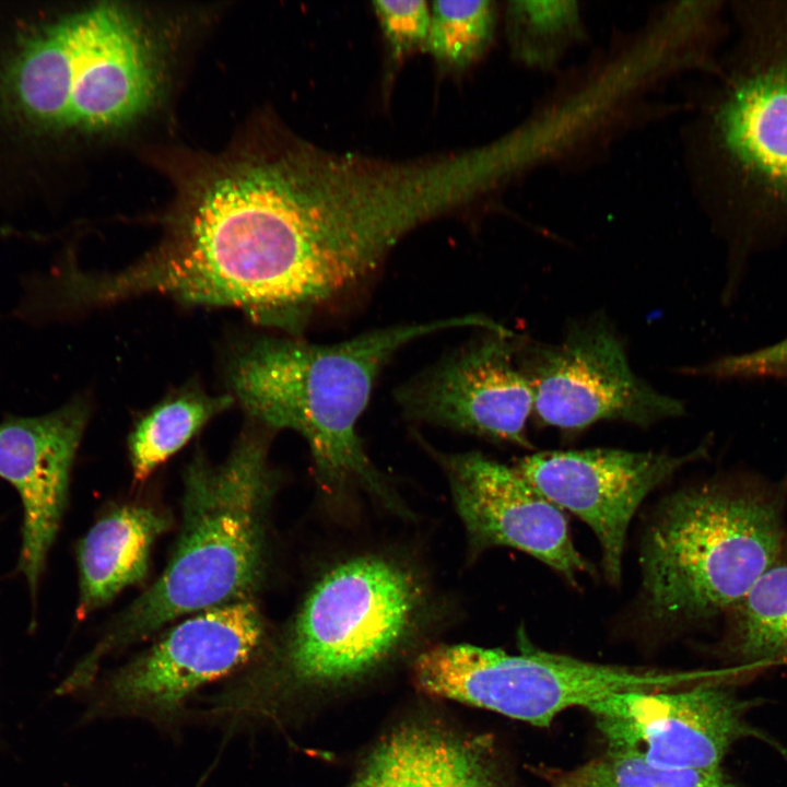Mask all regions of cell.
Returning a JSON list of instances; mask_svg holds the SVG:
<instances>
[{"instance_id":"ac0fdd59","label":"cell","mask_w":787,"mask_h":787,"mask_svg":"<svg viewBox=\"0 0 787 787\" xmlns=\"http://www.w3.org/2000/svg\"><path fill=\"white\" fill-rule=\"evenodd\" d=\"M232 395L209 396L189 389L154 406L136 424L129 436V454L139 482L185 446L212 418L228 409Z\"/></svg>"},{"instance_id":"30bf717a","label":"cell","mask_w":787,"mask_h":787,"mask_svg":"<svg viewBox=\"0 0 787 787\" xmlns=\"http://www.w3.org/2000/svg\"><path fill=\"white\" fill-rule=\"evenodd\" d=\"M706 446L678 456L611 448L550 450L525 457L515 468L557 507L588 525L601 548L604 576L618 586L636 509L679 469L703 458Z\"/></svg>"},{"instance_id":"d4e9b609","label":"cell","mask_w":787,"mask_h":787,"mask_svg":"<svg viewBox=\"0 0 787 787\" xmlns=\"http://www.w3.org/2000/svg\"><path fill=\"white\" fill-rule=\"evenodd\" d=\"M444 787H498L481 748L450 738L443 771Z\"/></svg>"},{"instance_id":"6da1fadb","label":"cell","mask_w":787,"mask_h":787,"mask_svg":"<svg viewBox=\"0 0 787 787\" xmlns=\"http://www.w3.org/2000/svg\"><path fill=\"white\" fill-rule=\"evenodd\" d=\"M403 236L375 161L305 144L216 169L154 250L121 271L83 272L79 295L162 294L296 332L356 292Z\"/></svg>"},{"instance_id":"8992f818","label":"cell","mask_w":787,"mask_h":787,"mask_svg":"<svg viewBox=\"0 0 787 787\" xmlns=\"http://www.w3.org/2000/svg\"><path fill=\"white\" fill-rule=\"evenodd\" d=\"M11 105L52 130L99 131L143 114L160 86L154 46L127 9L101 4L54 22L19 49L3 79Z\"/></svg>"},{"instance_id":"7c38bea8","label":"cell","mask_w":787,"mask_h":787,"mask_svg":"<svg viewBox=\"0 0 787 787\" xmlns=\"http://www.w3.org/2000/svg\"><path fill=\"white\" fill-rule=\"evenodd\" d=\"M505 328L486 334L401 386L409 416L529 447L526 424L533 388Z\"/></svg>"},{"instance_id":"3957f363","label":"cell","mask_w":787,"mask_h":787,"mask_svg":"<svg viewBox=\"0 0 787 787\" xmlns=\"http://www.w3.org/2000/svg\"><path fill=\"white\" fill-rule=\"evenodd\" d=\"M489 326V318L468 315L387 327L333 344L262 339L232 361L233 398L265 428L302 435L326 484L356 483L383 493L356 433L378 374L413 340L449 329Z\"/></svg>"},{"instance_id":"7a4b0ae2","label":"cell","mask_w":787,"mask_h":787,"mask_svg":"<svg viewBox=\"0 0 787 787\" xmlns=\"http://www.w3.org/2000/svg\"><path fill=\"white\" fill-rule=\"evenodd\" d=\"M786 488L723 478L668 496L641 544V612L665 630L727 613L787 542Z\"/></svg>"},{"instance_id":"5b68a950","label":"cell","mask_w":787,"mask_h":787,"mask_svg":"<svg viewBox=\"0 0 787 787\" xmlns=\"http://www.w3.org/2000/svg\"><path fill=\"white\" fill-rule=\"evenodd\" d=\"M421 595L412 574L392 561L361 556L338 564L309 591L275 662L215 694L212 716L254 720L278 690L367 671L409 633Z\"/></svg>"},{"instance_id":"603a6c76","label":"cell","mask_w":787,"mask_h":787,"mask_svg":"<svg viewBox=\"0 0 787 787\" xmlns=\"http://www.w3.org/2000/svg\"><path fill=\"white\" fill-rule=\"evenodd\" d=\"M393 57L401 58L426 45L431 9L424 0H381L373 2Z\"/></svg>"},{"instance_id":"4fadbf2b","label":"cell","mask_w":787,"mask_h":787,"mask_svg":"<svg viewBox=\"0 0 787 787\" xmlns=\"http://www.w3.org/2000/svg\"><path fill=\"white\" fill-rule=\"evenodd\" d=\"M89 418L90 403L78 396L48 412L8 415L0 421V479L10 483L21 500L16 571L26 584L33 611Z\"/></svg>"},{"instance_id":"5bb4252c","label":"cell","mask_w":787,"mask_h":787,"mask_svg":"<svg viewBox=\"0 0 787 787\" xmlns=\"http://www.w3.org/2000/svg\"><path fill=\"white\" fill-rule=\"evenodd\" d=\"M456 508L479 549L509 547L575 584L591 565L575 548L564 510L516 468L479 453L444 457Z\"/></svg>"},{"instance_id":"cb8c5ba5","label":"cell","mask_w":787,"mask_h":787,"mask_svg":"<svg viewBox=\"0 0 787 787\" xmlns=\"http://www.w3.org/2000/svg\"><path fill=\"white\" fill-rule=\"evenodd\" d=\"M702 373L724 378L787 379V338L766 348L715 361L704 367Z\"/></svg>"},{"instance_id":"7402d4cb","label":"cell","mask_w":787,"mask_h":787,"mask_svg":"<svg viewBox=\"0 0 787 787\" xmlns=\"http://www.w3.org/2000/svg\"><path fill=\"white\" fill-rule=\"evenodd\" d=\"M494 25L492 1H434L425 46L439 61L465 67L485 50Z\"/></svg>"},{"instance_id":"52a82bcc","label":"cell","mask_w":787,"mask_h":787,"mask_svg":"<svg viewBox=\"0 0 787 787\" xmlns=\"http://www.w3.org/2000/svg\"><path fill=\"white\" fill-rule=\"evenodd\" d=\"M419 688L538 727L613 694L688 688L705 672L590 662L539 649L508 654L473 645L434 647L416 659Z\"/></svg>"},{"instance_id":"8fae6325","label":"cell","mask_w":787,"mask_h":787,"mask_svg":"<svg viewBox=\"0 0 787 787\" xmlns=\"http://www.w3.org/2000/svg\"><path fill=\"white\" fill-rule=\"evenodd\" d=\"M608 751L671 770H714L745 733L743 704L716 683L627 692L589 704Z\"/></svg>"},{"instance_id":"2e32d148","label":"cell","mask_w":787,"mask_h":787,"mask_svg":"<svg viewBox=\"0 0 787 787\" xmlns=\"http://www.w3.org/2000/svg\"><path fill=\"white\" fill-rule=\"evenodd\" d=\"M169 526L151 507L126 505L101 517L78 550V619L86 618L146 575L154 541Z\"/></svg>"},{"instance_id":"9c48e42d","label":"cell","mask_w":787,"mask_h":787,"mask_svg":"<svg viewBox=\"0 0 787 787\" xmlns=\"http://www.w3.org/2000/svg\"><path fill=\"white\" fill-rule=\"evenodd\" d=\"M520 362L533 388V411L549 426L572 431L615 420L648 426L684 411L680 400L635 375L621 340L602 320L577 325L560 343L533 348Z\"/></svg>"},{"instance_id":"ffe728a7","label":"cell","mask_w":787,"mask_h":787,"mask_svg":"<svg viewBox=\"0 0 787 787\" xmlns=\"http://www.w3.org/2000/svg\"><path fill=\"white\" fill-rule=\"evenodd\" d=\"M508 31L518 60L549 69L582 35L579 9L575 1H514Z\"/></svg>"},{"instance_id":"ba28073f","label":"cell","mask_w":787,"mask_h":787,"mask_svg":"<svg viewBox=\"0 0 787 787\" xmlns=\"http://www.w3.org/2000/svg\"><path fill=\"white\" fill-rule=\"evenodd\" d=\"M263 634L251 599L193 613L107 680L101 708L166 721L198 689L247 663Z\"/></svg>"},{"instance_id":"44dd1931","label":"cell","mask_w":787,"mask_h":787,"mask_svg":"<svg viewBox=\"0 0 787 787\" xmlns=\"http://www.w3.org/2000/svg\"><path fill=\"white\" fill-rule=\"evenodd\" d=\"M548 787H733L714 770L657 767L643 757L608 751L553 776Z\"/></svg>"},{"instance_id":"d6986e66","label":"cell","mask_w":787,"mask_h":787,"mask_svg":"<svg viewBox=\"0 0 787 787\" xmlns=\"http://www.w3.org/2000/svg\"><path fill=\"white\" fill-rule=\"evenodd\" d=\"M450 738L428 727L402 728L371 753L351 787H444Z\"/></svg>"},{"instance_id":"e0dca14e","label":"cell","mask_w":787,"mask_h":787,"mask_svg":"<svg viewBox=\"0 0 787 787\" xmlns=\"http://www.w3.org/2000/svg\"><path fill=\"white\" fill-rule=\"evenodd\" d=\"M724 620V648L741 663L787 659V542Z\"/></svg>"},{"instance_id":"9a60e30c","label":"cell","mask_w":787,"mask_h":787,"mask_svg":"<svg viewBox=\"0 0 787 787\" xmlns=\"http://www.w3.org/2000/svg\"><path fill=\"white\" fill-rule=\"evenodd\" d=\"M730 81L714 116L719 149L766 204L787 211V25Z\"/></svg>"},{"instance_id":"277c9868","label":"cell","mask_w":787,"mask_h":787,"mask_svg":"<svg viewBox=\"0 0 787 787\" xmlns=\"http://www.w3.org/2000/svg\"><path fill=\"white\" fill-rule=\"evenodd\" d=\"M270 490L266 444L256 433L242 437L221 463L191 462L175 550L160 578L97 645L99 654L183 615L250 599L265 566Z\"/></svg>"}]
</instances>
